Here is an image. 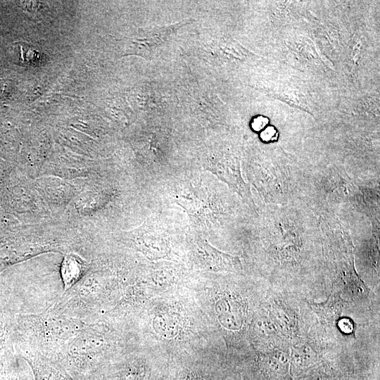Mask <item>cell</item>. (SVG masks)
Listing matches in <instances>:
<instances>
[{
    "label": "cell",
    "mask_w": 380,
    "mask_h": 380,
    "mask_svg": "<svg viewBox=\"0 0 380 380\" xmlns=\"http://www.w3.org/2000/svg\"><path fill=\"white\" fill-rule=\"evenodd\" d=\"M194 256L198 265L208 271L235 272L242 269L239 257L223 253L201 238L196 241Z\"/></svg>",
    "instance_id": "5b68a950"
},
{
    "label": "cell",
    "mask_w": 380,
    "mask_h": 380,
    "mask_svg": "<svg viewBox=\"0 0 380 380\" xmlns=\"http://www.w3.org/2000/svg\"><path fill=\"white\" fill-rule=\"evenodd\" d=\"M267 122V119L262 116L257 117L252 122V127L254 130L258 131L261 129Z\"/></svg>",
    "instance_id": "4fadbf2b"
},
{
    "label": "cell",
    "mask_w": 380,
    "mask_h": 380,
    "mask_svg": "<svg viewBox=\"0 0 380 380\" xmlns=\"http://www.w3.org/2000/svg\"><path fill=\"white\" fill-rule=\"evenodd\" d=\"M207 197L194 186L182 187L176 194V202L188 213L193 224H202L207 220L210 207Z\"/></svg>",
    "instance_id": "52a82bcc"
},
{
    "label": "cell",
    "mask_w": 380,
    "mask_h": 380,
    "mask_svg": "<svg viewBox=\"0 0 380 380\" xmlns=\"http://www.w3.org/2000/svg\"><path fill=\"white\" fill-rule=\"evenodd\" d=\"M17 318L31 324L41 339L58 345L68 344L85 327L82 321L55 310L37 316L18 315Z\"/></svg>",
    "instance_id": "6da1fadb"
},
{
    "label": "cell",
    "mask_w": 380,
    "mask_h": 380,
    "mask_svg": "<svg viewBox=\"0 0 380 380\" xmlns=\"http://www.w3.org/2000/svg\"><path fill=\"white\" fill-rule=\"evenodd\" d=\"M274 132L275 130L273 128H267L261 134V137L265 141H268L274 136Z\"/></svg>",
    "instance_id": "5bb4252c"
},
{
    "label": "cell",
    "mask_w": 380,
    "mask_h": 380,
    "mask_svg": "<svg viewBox=\"0 0 380 380\" xmlns=\"http://www.w3.org/2000/svg\"><path fill=\"white\" fill-rule=\"evenodd\" d=\"M205 167L227 184L242 198L247 201L248 204L254 206L250 187L242 177L240 165L237 160L230 158L210 159L206 163Z\"/></svg>",
    "instance_id": "277c9868"
},
{
    "label": "cell",
    "mask_w": 380,
    "mask_h": 380,
    "mask_svg": "<svg viewBox=\"0 0 380 380\" xmlns=\"http://www.w3.org/2000/svg\"><path fill=\"white\" fill-rule=\"evenodd\" d=\"M18 50V55L20 62L28 63L34 59L36 56V51L32 48V46L26 43L15 44Z\"/></svg>",
    "instance_id": "8fae6325"
},
{
    "label": "cell",
    "mask_w": 380,
    "mask_h": 380,
    "mask_svg": "<svg viewBox=\"0 0 380 380\" xmlns=\"http://www.w3.org/2000/svg\"><path fill=\"white\" fill-rule=\"evenodd\" d=\"M12 291L0 286V356L13 351L18 314Z\"/></svg>",
    "instance_id": "8992f818"
},
{
    "label": "cell",
    "mask_w": 380,
    "mask_h": 380,
    "mask_svg": "<svg viewBox=\"0 0 380 380\" xmlns=\"http://www.w3.org/2000/svg\"><path fill=\"white\" fill-rule=\"evenodd\" d=\"M312 307L322 320L326 323H334L340 317L343 303L339 293H331L328 299L323 303H313Z\"/></svg>",
    "instance_id": "30bf717a"
},
{
    "label": "cell",
    "mask_w": 380,
    "mask_h": 380,
    "mask_svg": "<svg viewBox=\"0 0 380 380\" xmlns=\"http://www.w3.org/2000/svg\"><path fill=\"white\" fill-rule=\"evenodd\" d=\"M121 380H139L138 377L132 372L125 374Z\"/></svg>",
    "instance_id": "9a60e30c"
},
{
    "label": "cell",
    "mask_w": 380,
    "mask_h": 380,
    "mask_svg": "<svg viewBox=\"0 0 380 380\" xmlns=\"http://www.w3.org/2000/svg\"><path fill=\"white\" fill-rule=\"evenodd\" d=\"M186 20L168 25L140 28L133 37L127 40L126 54L150 58L171 34L184 25L191 23V20Z\"/></svg>",
    "instance_id": "3957f363"
},
{
    "label": "cell",
    "mask_w": 380,
    "mask_h": 380,
    "mask_svg": "<svg viewBox=\"0 0 380 380\" xmlns=\"http://www.w3.org/2000/svg\"><path fill=\"white\" fill-rule=\"evenodd\" d=\"M19 355L31 367L35 380H65L62 372L43 356L26 353Z\"/></svg>",
    "instance_id": "9c48e42d"
},
{
    "label": "cell",
    "mask_w": 380,
    "mask_h": 380,
    "mask_svg": "<svg viewBox=\"0 0 380 380\" xmlns=\"http://www.w3.org/2000/svg\"><path fill=\"white\" fill-rule=\"evenodd\" d=\"M120 239L124 244L141 253L149 260L165 258L170 252L167 235L151 220H145L132 230L122 232Z\"/></svg>",
    "instance_id": "7a4b0ae2"
},
{
    "label": "cell",
    "mask_w": 380,
    "mask_h": 380,
    "mask_svg": "<svg viewBox=\"0 0 380 380\" xmlns=\"http://www.w3.org/2000/svg\"><path fill=\"white\" fill-rule=\"evenodd\" d=\"M87 269L84 259L75 253H67L61 262L60 273L64 291H69L83 277Z\"/></svg>",
    "instance_id": "ba28073f"
},
{
    "label": "cell",
    "mask_w": 380,
    "mask_h": 380,
    "mask_svg": "<svg viewBox=\"0 0 380 380\" xmlns=\"http://www.w3.org/2000/svg\"><path fill=\"white\" fill-rule=\"evenodd\" d=\"M338 325L341 331L345 334H350L354 329L353 322L348 318H342L338 320Z\"/></svg>",
    "instance_id": "7c38bea8"
}]
</instances>
